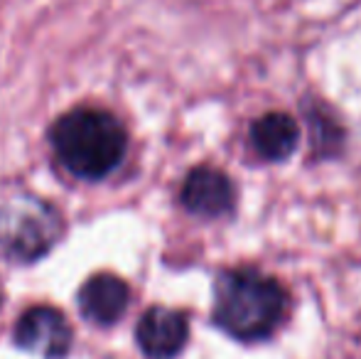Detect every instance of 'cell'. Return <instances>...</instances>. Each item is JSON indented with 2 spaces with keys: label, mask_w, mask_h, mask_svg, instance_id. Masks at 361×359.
<instances>
[{
  "label": "cell",
  "mask_w": 361,
  "mask_h": 359,
  "mask_svg": "<svg viewBox=\"0 0 361 359\" xmlns=\"http://www.w3.org/2000/svg\"><path fill=\"white\" fill-rule=\"evenodd\" d=\"M57 160L79 180H104L121 165L128 135L121 121L101 109H74L49 128Z\"/></svg>",
  "instance_id": "6da1fadb"
},
{
  "label": "cell",
  "mask_w": 361,
  "mask_h": 359,
  "mask_svg": "<svg viewBox=\"0 0 361 359\" xmlns=\"http://www.w3.org/2000/svg\"><path fill=\"white\" fill-rule=\"evenodd\" d=\"M288 308L283 286L251 269L226 271L216 283L214 322L226 335L241 342L268 337Z\"/></svg>",
  "instance_id": "7a4b0ae2"
},
{
  "label": "cell",
  "mask_w": 361,
  "mask_h": 359,
  "mask_svg": "<svg viewBox=\"0 0 361 359\" xmlns=\"http://www.w3.org/2000/svg\"><path fill=\"white\" fill-rule=\"evenodd\" d=\"M64 231L62 214L47 200L18 192L0 205V251L20 264L47 256Z\"/></svg>",
  "instance_id": "3957f363"
},
{
  "label": "cell",
  "mask_w": 361,
  "mask_h": 359,
  "mask_svg": "<svg viewBox=\"0 0 361 359\" xmlns=\"http://www.w3.org/2000/svg\"><path fill=\"white\" fill-rule=\"evenodd\" d=\"M13 337L20 350L42 355L44 359L67 357L74 340L67 315L52 305H35L25 310L15 325Z\"/></svg>",
  "instance_id": "277c9868"
},
{
  "label": "cell",
  "mask_w": 361,
  "mask_h": 359,
  "mask_svg": "<svg viewBox=\"0 0 361 359\" xmlns=\"http://www.w3.org/2000/svg\"><path fill=\"white\" fill-rule=\"evenodd\" d=\"M190 337V322L180 310L150 308L135 327V340L140 350L152 359H172L180 355Z\"/></svg>",
  "instance_id": "5b68a950"
},
{
  "label": "cell",
  "mask_w": 361,
  "mask_h": 359,
  "mask_svg": "<svg viewBox=\"0 0 361 359\" xmlns=\"http://www.w3.org/2000/svg\"><path fill=\"white\" fill-rule=\"evenodd\" d=\"M233 200H236L233 182L228 180L226 173L209 168V165L195 168L187 175L185 185H182V205L192 214H200V217L226 214L233 207Z\"/></svg>",
  "instance_id": "8992f818"
},
{
  "label": "cell",
  "mask_w": 361,
  "mask_h": 359,
  "mask_svg": "<svg viewBox=\"0 0 361 359\" xmlns=\"http://www.w3.org/2000/svg\"><path fill=\"white\" fill-rule=\"evenodd\" d=\"M128 283L114 273H96L79 291V308L84 317L104 327L118 322L128 310Z\"/></svg>",
  "instance_id": "52a82bcc"
},
{
  "label": "cell",
  "mask_w": 361,
  "mask_h": 359,
  "mask_svg": "<svg viewBox=\"0 0 361 359\" xmlns=\"http://www.w3.org/2000/svg\"><path fill=\"white\" fill-rule=\"evenodd\" d=\"M300 140V128L293 116L271 111L253 121L251 126V143L266 160H286L295 153Z\"/></svg>",
  "instance_id": "ba28073f"
},
{
  "label": "cell",
  "mask_w": 361,
  "mask_h": 359,
  "mask_svg": "<svg viewBox=\"0 0 361 359\" xmlns=\"http://www.w3.org/2000/svg\"><path fill=\"white\" fill-rule=\"evenodd\" d=\"M0 303H3V288H0Z\"/></svg>",
  "instance_id": "9c48e42d"
}]
</instances>
